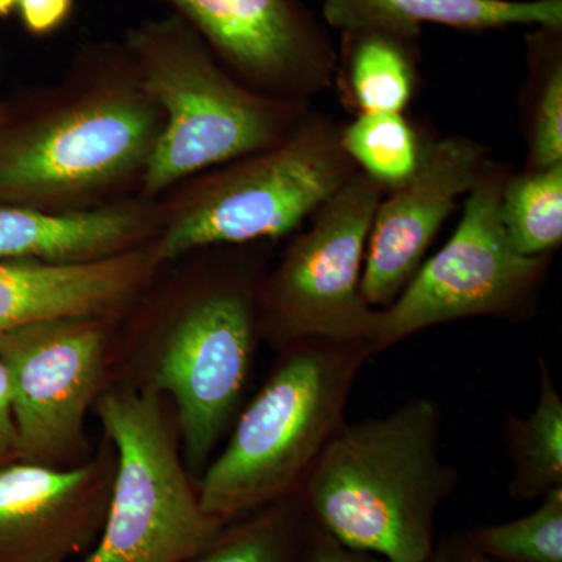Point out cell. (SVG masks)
Masks as SVG:
<instances>
[{
    "instance_id": "20",
    "label": "cell",
    "mask_w": 562,
    "mask_h": 562,
    "mask_svg": "<svg viewBox=\"0 0 562 562\" xmlns=\"http://www.w3.org/2000/svg\"><path fill=\"white\" fill-rule=\"evenodd\" d=\"M503 228L525 257H550L562 243V162L509 173L501 199Z\"/></svg>"
},
{
    "instance_id": "13",
    "label": "cell",
    "mask_w": 562,
    "mask_h": 562,
    "mask_svg": "<svg viewBox=\"0 0 562 562\" xmlns=\"http://www.w3.org/2000/svg\"><path fill=\"white\" fill-rule=\"evenodd\" d=\"M116 457L109 439L90 461L0 465V562H66L98 541Z\"/></svg>"
},
{
    "instance_id": "26",
    "label": "cell",
    "mask_w": 562,
    "mask_h": 562,
    "mask_svg": "<svg viewBox=\"0 0 562 562\" xmlns=\"http://www.w3.org/2000/svg\"><path fill=\"white\" fill-rule=\"evenodd\" d=\"M303 562H369L360 552L347 549L342 543L333 539L327 531L322 530L313 539Z\"/></svg>"
},
{
    "instance_id": "14",
    "label": "cell",
    "mask_w": 562,
    "mask_h": 562,
    "mask_svg": "<svg viewBox=\"0 0 562 562\" xmlns=\"http://www.w3.org/2000/svg\"><path fill=\"white\" fill-rule=\"evenodd\" d=\"M157 265L154 250L139 247L81 265L0 261V335L33 322L116 313Z\"/></svg>"
},
{
    "instance_id": "23",
    "label": "cell",
    "mask_w": 562,
    "mask_h": 562,
    "mask_svg": "<svg viewBox=\"0 0 562 562\" xmlns=\"http://www.w3.org/2000/svg\"><path fill=\"white\" fill-rule=\"evenodd\" d=\"M294 514L273 513L232 531H222L205 552L188 562H294Z\"/></svg>"
},
{
    "instance_id": "5",
    "label": "cell",
    "mask_w": 562,
    "mask_h": 562,
    "mask_svg": "<svg viewBox=\"0 0 562 562\" xmlns=\"http://www.w3.org/2000/svg\"><path fill=\"white\" fill-rule=\"evenodd\" d=\"M357 171L344 150L341 125L310 110L276 146L227 162L202 180L162 232L155 260L290 235Z\"/></svg>"
},
{
    "instance_id": "8",
    "label": "cell",
    "mask_w": 562,
    "mask_h": 562,
    "mask_svg": "<svg viewBox=\"0 0 562 562\" xmlns=\"http://www.w3.org/2000/svg\"><path fill=\"white\" fill-rule=\"evenodd\" d=\"M386 191L357 171L310 217L261 292L262 325L276 341L371 347L379 312L361 295L366 249Z\"/></svg>"
},
{
    "instance_id": "30",
    "label": "cell",
    "mask_w": 562,
    "mask_h": 562,
    "mask_svg": "<svg viewBox=\"0 0 562 562\" xmlns=\"http://www.w3.org/2000/svg\"><path fill=\"white\" fill-rule=\"evenodd\" d=\"M7 111L0 105V131H2L3 125H5Z\"/></svg>"
},
{
    "instance_id": "12",
    "label": "cell",
    "mask_w": 562,
    "mask_h": 562,
    "mask_svg": "<svg viewBox=\"0 0 562 562\" xmlns=\"http://www.w3.org/2000/svg\"><path fill=\"white\" fill-rule=\"evenodd\" d=\"M490 161V149L469 136L427 140L413 176L376 206L361 277L369 306L386 308L401 294Z\"/></svg>"
},
{
    "instance_id": "16",
    "label": "cell",
    "mask_w": 562,
    "mask_h": 562,
    "mask_svg": "<svg viewBox=\"0 0 562 562\" xmlns=\"http://www.w3.org/2000/svg\"><path fill=\"white\" fill-rule=\"evenodd\" d=\"M327 25L339 32L380 31L420 40L425 24L464 32L562 29V0H322Z\"/></svg>"
},
{
    "instance_id": "24",
    "label": "cell",
    "mask_w": 562,
    "mask_h": 562,
    "mask_svg": "<svg viewBox=\"0 0 562 562\" xmlns=\"http://www.w3.org/2000/svg\"><path fill=\"white\" fill-rule=\"evenodd\" d=\"M74 0H18L25 31L35 36L57 32L69 20Z\"/></svg>"
},
{
    "instance_id": "29",
    "label": "cell",
    "mask_w": 562,
    "mask_h": 562,
    "mask_svg": "<svg viewBox=\"0 0 562 562\" xmlns=\"http://www.w3.org/2000/svg\"><path fill=\"white\" fill-rule=\"evenodd\" d=\"M428 562H457V560L446 550H439V552L432 554L431 560Z\"/></svg>"
},
{
    "instance_id": "11",
    "label": "cell",
    "mask_w": 562,
    "mask_h": 562,
    "mask_svg": "<svg viewBox=\"0 0 562 562\" xmlns=\"http://www.w3.org/2000/svg\"><path fill=\"white\" fill-rule=\"evenodd\" d=\"M250 90L308 102L335 87L338 46L297 0H165Z\"/></svg>"
},
{
    "instance_id": "10",
    "label": "cell",
    "mask_w": 562,
    "mask_h": 562,
    "mask_svg": "<svg viewBox=\"0 0 562 562\" xmlns=\"http://www.w3.org/2000/svg\"><path fill=\"white\" fill-rule=\"evenodd\" d=\"M255 346V308L238 286L213 288L173 322L158 346L154 392L177 406L184 457L201 471L241 398Z\"/></svg>"
},
{
    "instance_id": "17",
    "label": "cell",
    "mask_w": 562,
    "mask_h": 562,
    "mask_svg": "<svg viewBox=\"0 0 562 562\" xmlns=\"http://www.w3.org/2000/svg\"><path fill=\"white\" fill-rule=\"evenodd\" d=\"M420 40L380 31L341 32L335 87L353 116L405 113L419 83Z\"/></svg>"
},
{
    "instance_id": "7",
    "label": "cell",
    "mask_w": 562,
    "mask_h": 562,
    "mask_svg": "<svg viewBox=\"0 0 562 562\" xmlns=\"http://www.w3.org/2000/svg\"><path fill=\"white\" fill-rule=\"evenodd\" d=\"M508 166L490 161L465 195L453 235L379 312L371 351L380 353L447 322L471 317H519L541 288L550 257L514 249L501 220Z\"/></svg>"
},
{
    "instance_id": "25",
    "label": "cell",
    "mask_w": 562,
    "mask_h": 562,
    "mask_svg": "<svg viewBox=\"0 0 562 562\" xmlns=\"http://www.w3.org/2000/svg\"><path fill=\"white\" fill-rule=\"evenodd\" d=\"M20 460L18 431L14 424L9 376L0 362V465Z\"/></svg>"
},
{
    "instance_id": "19",
    "label": "cell",
    "mask_w": 562,
    "mask_h": 562,
    "mask_svg": "<svg viewBox=\"0 0 562 562\" xmlns=\"http://www.w3.org/2000/svg\"><path fill=\"white\" fill-rule=\"evenodd\" d=\"M538 405L527 419L508 425L514 475L512 494L520 501L562 486V398L546 361L539 358Z\"/></svg>"
},
{
    "instance_id": "22",
    "label": "cell",
    "mask_w": 562,
    "mask_h": 562,
    "mask_svg": "<svg viewBox=\"0 0 562 562\" xmlns=\"http://www.w3.org/2000/svg\"><path fill=\"white\" fill-rule=\"evenodd\" d=\"M469 547L491 560L562 562V486L547 492L522 519L473 532Z\"/></svg>"
},
{
    "instance_id": "28",
    "label": "cell",
    "mask_w": 562,
    "mask_h": 562,
    "mask_svg": "<svg viewBox=\"0 0 562 562\" xmlns=\"http://www.w3.org/2000/svg\"><path fill=\"white\" fill-rule=\"evenodd\" d=\"M18 9V0H0V18L11 14V11Z\"/></svg>"
},
{
    "instance_id": "6",
    "label": "cell",
    "mask_w": 562,
    "mask_h": 562,
    "mask_svg": "<svg viewBox=\"0 0 562 562\" xmlns=\"http://www.w3.org/2000/svg\"><path fill=\"white\" fill-rule=\"evenodd\" d=\"M95 413L116 465L105 525L83 562H188L205 552L225 522L203 512L157 392H106Z\"/></svg>"
},
{
    "instance_id": "15",
    "label": "cell",
    "mask_w": 562,
    "mask_h": 562,
    "mask_svg": "<svg viewBox=\"0 0 562 562\" xmlns=\"http://www.w3.org/2000/svg\"><path fill=\"white\" fill-rule=\"evenodd\" d=\"M139 206L41 210L0 203V261L81 265L136 249L146 232Z\"/></svg>"
},
{
    "instance_id": "27",
    "label": "cell",
    "mask_w": 562,
    "mask_h": 562,
    "mask_svg": "<svg viewBox=\"0 0 562 562\" xmlns=\"http://www.w3.org/2000/svg\"><path fill=\"white\" fill-rule=\"evenodd\" d=\"M457 562H495V560H491V558L484 557L483 553L476 552L475 549L469 547V549L462 550L457 558H454Z\"/></svg>"
},
{
    "instance_id": "18",
    "label": "cell",
    "mask_w": 562,
    "mask_h": 562,
    "mask_svg": "<svg viewBox=\"0 0 562 562\" xmlns=\"http://www.w3.org/2000/svg\"><path fill=\"white\" fill-rule=\"evenodd\" d=\"M528 76L520 110L528 162L543 169L562 162V29L536 27L525 38Z\"/></svg>"
},
{
    "instance_id": "9",
    "label": "cell",
    "mask_w": 562,
    "mask_h": 562,
    "mask_svg": "<svg viewBox=\"0 0 562 562\" xmlns=\"http://www.w3.org/2000/svg\"><path fill=\"white\" fill-rule=\"evenodd\" d=\"M105 317L33 322L0 335L20 460L61 468L83 450L105 371Z\"/></svg>"
},
{
    "instance_id": "2",
    "label": "cell",
    "mask_w": 562,
    "mask_h": 562,
    "mask_svg": "<svg viewBox=\"0 0 562 562\" xmlns=\"http://www.w3.org/2000/svg\"><path fill=\"white\" fill-rule=\"evenodd\" d=\"M125 46L136 79L162 114L143 172L146 194L276 146L310 111L308 102L247 88L177 14L132 29Z\"/></svg>"
},
{
    "instance_id": "21",
    "label": "cell",
    "mask_w": 562,
    "mask_h": 562,
    "mask_svg": "<svg viewBox=\"0 0 562 562\" xmlns=\"http://www.w3.org/2000/svg\"><path fill=\"white\" fill-rule=\"evenodd\" d=\"M341 143L358 171L390 192L416 171L427 140L405 113L373 111L341 125Z\"/></svg>"
},
{
    "instance_id": "3",
    "label": "cell",
    "mask_w": 562,
    "mask_h": 562,
    "mask_svg": "<svg viewBox=\"0 0 562 562\" xmlns=\"http://www.w3.org/2000/svg\"><path fill=\"white\" fill-rule=\"evenodd\" d=\"M239 417L231 442L203 473L199 501L227 520L286 497L344 424L368 344H292Z\"/></svg>"
},
{
    "instance_id": "4",
    "label": "cell",
    "mask_w": 562,
    "mask_h": 562,
    "mask_svg": "<svg viewBox=\"0 0 562 562\" xmlns=\"http://www.w3.org/2000/svg\"><path fill=\"white\" fill-rule=\"evenodd\" d=\"M31 122L0 131V203L58 210L144 172L162 114L131 65Z\"/></svg>"
},
{
    "instance_id": "1",
    "label": "cell",
    "mask_w": 562,
    "mask_h": 562,
    "mask_svg": "<svg viewBox=\"0 0 562 562\" xmlns=\"http://www.w3.org/2000/svg\"><path fill=\"white\" fill-rule=\"evenodd\" d=\"M439 435L441 412L424 397L342 424L303 482L322 530L387 562L430 561L436 514L457 483Z\"/></svg>"
}]
</instances>
